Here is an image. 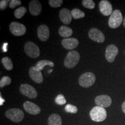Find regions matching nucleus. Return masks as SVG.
I'll list each match as a JSON object with an SVG mask.
<instances>
[{
    "label": "nucleus",
    "mask_w": 125,
    "mask_h": 125,
    "mask_svg": "<svg viewBox=\"0 0 125 125\" xmlns=\"http://www.w3.org/2000/svg\"><path fill=\"white\" fill-rule=\"evenodd\" d=\"M89 37L90 40L98 43H103L105 41V36L103 32L95 28L90 30L89 31Z\"/></svg>",
    "instance_id": "1a4fd4ad"
},
{
    "label": "nucleus",
    "mask_w": 125,
    "mask_h": 125,
    "mask_svg": "<svg viewBox=\"0 0 125 125\" xmlns=\"http://www.w3.org/2000/svg\"><path fill=\"white\" fill-rule=\"evenodd\" d=\"M59 33L61 37L65 38H68L73 33L71 28L66 26H62L59 30Z\"/></svg>",
    "instance_id": "6ab92c4d"
},
{
    "label": "nucleus",
    "mask_w": 125,
    "mask_h": 125,
    "mask_svg": "<svg viewBox=\"0 0 125 125\" xmlns=\"http://www.w3.org/2000/svg\"><path fill=\"white\" fill-rule=\"evenodd\" d=\"M123 26L125 27V18L124 19V20H123Z\"/></svg>",
    "instance_id": "f704fd0d"
},
{
    "label": "nucleus",
    "mask_w": 125,
    "mask_h": 125,
    "mask_svg": "<svg viewBox=\"0 0 125 125\" xmlns=\"http://www.w3.org/2000/svg\"><path fill=\"white\" fill-rule=\"evenodd\" d=\"M20 92L23 95L30 98H35L38 96L35 89L29 84H23L20 86Z\"/></svg>",
    "instance_id": "6e6552de"
},
{
    "label": "nucleus",
    "mask_w": 125,
    "mask_h": 125,
    "mask_svg": "<svg viewBox=\"0 0 125 125\" xmlns=\"http://www.w3.org/2000/svg\"><path fill=\"white\" fill-rule=\"evenodd\" d=\"M107 116V111L105 108L99 106L93 108L90 112V116L92 120L96 122H100L105 121Z\"/></svg>",
    "instance_id": "f257e3e1"
},
{
    "label": "nucleus",
    "mask_w": 125,
    "mask_h": 125,
    "mask_svg": "<svg viewBox=\"0 0 125 125\" xmlns=\"http://www.w3.org/2000/svg\"><path fill=\"white\" fill-rule=\"evenodd\" d=\"M82 5L86 8L93 9L95 7V3L92 0H83Z\"/></svg>",
    "instance_id": "393cba45"
},
{
    "label": "nucleus",
    "mask_w": 125,
    "mask_h": 125,
    "mask_svg": "<svg viewBox=\"0 0 125 125\" xmlns=\"http://www.w3.org/2000/svg\"><path fill=\"white\" fill-rule=\"evenodd\" d=\"M26 12H27L26 8L24 7H21L16 9L15 11L14 12V15H15L16 18L21 19L26 14Z\"/></svg>",
    "instance_id": "b1692460"
},
{
    "label": "nucleus",
    "mask_w": 125,
    "mask_h": 125,
    "mask_svg": "<svg viewBox=\"0 0 125 125\" xmlns=\"http://www.w3.org/2000/svg\"><path fill=\"white\" fill-rule=\"evenodd\" d=\"M62 44L65 49L72 50L75 49L79 45V41L76 38H64L62 40Z\"/></svg>",
    "instance_id": "f3484780"
},
{
    "label": "nucleus",
    "mask_w": 125,
    "mask_h": 125,
    "mask_svg": "<svg viewBox=\"0 0 125 125\" xmlns=\"http://www.w3.org/2000/svg\"><path fill=\"white\" fill-rule=\"evenodd\" d=\"M4 102H5V100L4 98H2V97L1 96V97H0V105H2Z\"/></svg>",
    "instance_id": "473e14b6"
},
{
    "label": "nucleus",
    "mask_w": 125,
    "mask_h": 125,
    "mask_svg": "<svg viewBox=\"0 0 125 125\" xmlns=\"http://www.w3.org/2000/svg\"><path fill=\"white\" fill-rule=\"evenodd\" d=\"M96 76L91 72H88L81 75L79 78V85L83 87H89L94 83L96 81Z\"/></svg>",
    "instance_id": "7ed1b4c3"
},
{
    "label": "nucleus",
    "mask_w": 125,
    "mask_h": 125,
    "mask_svg": "<svg viewBox=\"0 0 125 125\" xmlns=\"http://www.w3.org/2000/svg\"><path fill=\"white\" fill-rule=\"evenodd\" d=\"M30 12L32 15L38 16L42 10V5L37 0H32L29 2Z\"/></svg>",
    "instance_id": "dca6fc26"
},
{
    "label": "nucleus",
    "mask_w": 125,
    "mask_h": 125,
    "mask_svg": "<svg viewBox=\"0 0 125 125\" xmlns=\"http://www.w3.org/2000/svg\"><path fill=\"white\" fill-rule=\"evenodd\" d=\"M80 59V54L77 51H72L68 53L64 61V64L68 68H73L78 64Z\"/></svg>",
    "instance_id": "f03ea898"
},
{
    "label": "nucleus",
    "mask_w": 125,
    "mask_h": 125,
    "mask_svg": "<svg viewBox=\"0 0 125 125\" xmlns=\"http://www.w3.org/2000/svg\"><path fill=\"white\" fill-rule=\"evenodd\" d=\"M7 46H8V43H4V45H2V51L4 52H7L8 51Z\"/></svg>",
    "instance_id": "2f4dec72"
},
{
    "label": "nucleus",
    "mask_w": 125,
    "mask_h": 125,
    "mask_svg": "<svg viewBox=\"0 0 125 125\" xmlns=\"http://www.w3.org/2000/svg\"><path fill=\"white\" fill-rule=\"evenodd\" d=\"M11 83V79L10 77L8 76H4L1 78L0 81V87L2 88L7 85H9Z\"/></svg>",
    "instance_id": "a878e982"
},
{
    "label": "nucleus",
    "mask_w": 125,
    "mask_h": 125,
    "mask_svg": "<svg viewBox=\"0 0 125 125\" xmlns=\"http://www.w3.org/2000/svg\"><path fill=\"white\" fill-rule=\"evenodd\" d=\"M9 2L8 0H1L0 1V9L1 10H4L7 7L8 2Z\"/></svg>",
    "instance_id": "7c9ffc66"
},
{
    "label": "nucleus",
    "mask_w": 125,
    "mask_h": 125,
    "mask_svg": "<svg viewBox=\"0 0 125 125\" xmlns=\"http://www.w3.org/2000/svg\"><path fill=\"white\" fill-rule=\"evenodd\" d=\"M21 1H19V0H12V1H10V4H9V7L10 8L13 9L15 7L19 6L20 5H21Z\"/></svg>",
    "instance_id": "c756f323"
},
{
    "label": "nucleus",
    "mask_w": 125,
    "mask_h": 125,
    "mask_svg": "<svg viewBox=\"0 0 125 125\" xmlns=\"http://www.w3.org/2000/svg\"><path fill=\"white\" fill-rule=\"evenodd\" d=\"M37 35L38 38L42 41H46L49 38V29L46 25H41L37 30Z\"/></svg>",
    "instance_id": "4468645a"
},
{
    "label": "nucleus",
    "mask_w": 125,
    "mask_h": 125,
    "mask_svg": "<svg viewBox=\"0 0 125 125\" xmlns=\"http://www.w3.org/2000/svg\"><path fill=\"white\" fill-rule=\"evenodd\" d=\"M29 75L31 79L37 83H41L43 81V78L41 71L35 67H31L29 70Z\"/></svg>",
    "instance_id": "f8f14e48"
},
{
    "label": "nucleus",
    "mask_w": 125,
    "mask_h": 125,
    "mask_svg": "<svg viewBox=\"0 0 125 125\" xmlns=\"http://www.w3.org/2000/svg\"><path fill=\"white\" fill-rule=\"evenodd\" d=\"M122 108L123 112L125 114V101L123 103L122 105Z\"/></svg>",
    "instance_id": "72a5a7b5"
},
{
    "label": "nucleus",
    "mask_w": 125,
    "mask_h": 125,
    "mask_svg": "<svg viewBox=\"0 0 125 125\" xmlns=\"http://www.w3.org/2000/svg\"><path fill=\"white\" fill-rule=\"evenodd\" d=\"M24 52L31 58L35 59L40 56V50L38 46L32 42H27L24 45Z\"/></svg>",
    "instance_id": "423d86ee"
},
{
    "label": "nucleus",
    "mask_w": 125,
    "mask_h": 125,
    "mask_svg": "<svg viewBox=\"0 0 125 125\" xmlns=\"http://www.w3.org/2000/svg\"><path fill=\"white\" fill-rule=\"evenodd\" d=\"M24 109L27 111L28 113L31 115H38L41 112V108L37 104L27 101L23 104Z\"/></svg>",
    "instance_id": "2eb2a0df"
},
{
    "label": "nucleus",
    "mask_w": 125,
    "mask_h": 125,
    "mask_svg": "<svg viewBox=\"0 0 125 125\" xmlns=\"http://www.w3.org/2000/svg\"><path fill=\"white\" fill-rule=\"evenodd\" d=\"M63 1L62 0H49V4L52 8H58L62 5Z\"/></svg>",
    "instance_id": "c85d7f7f"
},
{
    "label": "nucleus",
    "mask_w": 125,
    "mask_h": 125,
    "mask_svg": "<svg viewBox=\"0 0 125 125\" xmlns=\"http://www.w3.org/2000/svg\"><path fill=\"white\" fill-rule=\"evenodd\" d=\"M71 15L73 18L75 19H79L83 18L85 17V13L79 9L75 8L73 9L71 11Z\"/></svg>",
    "instance_id": "5701e85b"
},
{
    "label": "nucleus",
    "mask_w": 125,
    "mask_h": 125,
    "mask_svg": "<svg viewBox=\"0 0 125 125\" xmlns=\"http://www.w3.org/2000/svg\"><path fill=\"white\" fill-rule=\"evenodd\" d=\"M95 103L104 108L109 107L112 104L111 98L107 95H100L95 98Z\"/></svg>",
    "instance_id": "9b49d317"
},
{
    "label": "nucleus",
    "mask_w": 125,
    "mask_h": 125,
    "mask_svg": "<svg viewBox=\"0 0 125 125\" xmlns=\"http://www.w3.org/2000/svg\"></svg>",
    "instance_id": "c9c22d12"
},
{
    "label": "nucleus",
    "mask_w": 125,
    "mask_h": 125,
    "mask_svg": "<svg viewBox=\"0 0 125 125\" xmlns=\"http://www.w3.org/2000/svg\"><path fill=\"white\" fill-rule=\"evenodd\" d=\"M65 110L67 112L71 114H76L78 112V108L72 104H67L65 107Z\"/></svg>",
    "instance_id": "bb28decb"
},
{
    "label": "nucleus",
    "mask_w": 125,
    "mask_h": 125,
    "mask_svg": "<svg viewBox=\"0 0 125 125\" xmlns=\"http://www.w3.org/2000/svg\"><path fill=\"white\" fill-rule=\"evenodd\" d=\"M99 9L101 13L105 16L111 15L113 12L112 5L107 0H102L100 1L99 4Z\"/></svg>",
    "instance_id": "ddd939ff"
},
{
    "label": "nucleus",
    "mask_w": 125,
    "mask_h": 125,
    "mask_svg": "<svg viewBox=\"0 0 125 125\" xmlns=\"http://www.w3.org/2000/svg\"><path fill=\"white\" fill-rule=\"evenodd\" d=\"M6 116L15 123H19L22 121L24 114L21 109L18 108L9 109L6 112Z\"/></svg>",
    "instance_id": "20e7f679"
},
{
    "label": "nucleus",
    "mask_w": 125,
    "mask_h": 125,
    "mask_svg": "<svg viewBox=\"0 0 125 125\" xmlns=\"http://www.w3.org/2000/svg\"><path fill=\"white\" fill-rule=\"evenodd\" d=\"M123 21L122 14L119 10H115L112 12L108 20L109 26L112 29H116L121 26Z\"/></svg>",
    "instance_id": "39448f33"
},
{
    "label": "nucleus",
    "mask_w": 125,
    "mask_h": 125,
    "mask_svg": "<svg viewBox=\"0 0 125 125\" xmlns=\"http://www.w3.org/2000/svg\"><path fill=\"white\" fill-rule=\"evenodd\" d=\"M1 62H2L3 65H4V67L6 70H8V71H10V70L13 69V62H12L11 59L9 58V57H4L1 60Z\"/></svg>",
    "instance_id": "4be33fe9"
},
{
    "label": "nucleus",
    "mask_w": 125,
    "mask_h": 125,
    "mask_svg": "<svg viewBox=\"0 0 125 125\" xmlns=\"http://www.w3.org/2000/svg\"><path fill=\"white\" fill-rule=\"evenodd\" d=\"M46 65H49L50 67H53L54 65V64L53 62H52V61L47 60H42L39 61V62L36 64L35 67L36 68H37L40 71H41L43 69V68L46 66Z\"/></svg>",
    "instance_id": "412c9836"
},
{
    "label": "nucleus",
    "mask_w": 125,
    "mask_h": 125,
    "mask_svg": "<svg viewBox=\"0 0 125 125\" xmlns=\"http://www.w3.org/2000/svg\"><path fill=\"white\" fill-rule=\"evenodd\" d=\"M49 125H62V120L58 114H53L48 118Z\"/></svg>",
    "instance_id": "aec40b11"
},
{
    "label": "nucleus",
    "mask_w": 125,
    "mask_h": 125,
    "mask_svg": "<svg viewBox=\"0 0 125 125\" xmlns=\"http://www.w3.org/2000/svg\"><path fill=\"white\" fill-rule=\"evenodd\" d=\"M119 52L118 48L115 45H109L105 51V58L109 62H114Z\"/></svg>",
    "instance_id": "9d476101"
},
{
    "label": "nucleus",
    "mask_w": 125,
    "mask_h": 125,
    "mask_svg": "<svg viewBox=\"0 0 125 125\" xmlns=\"http://www.w3.org/2000/svg\"><path fill=\"white\" fill-rule=\"evenodd\" d=\"M71 11L67 8H63L60 11L59 18L64 24H69L72 21Z\"/></svg>",
    "instance_id": "a211bd4d"
},
{
    "label": "nucleus",
    "mask_w": 125,
    "mask_h": 125,
    "mask_svg": "<svg viewBox=\"0 0 125 125\" xmlns=\"http://www.w3.org/2000/svg\"><path fill=\"white\" fill-rule=\"evenodd\" d=\"M55 102L56 104H59V105H62L66 103V100H65L64 96L63 95L59 94L56 97Z\"/></svg>",
    "instance_id": "cd10ccee"
},
{
    "label": "nucleus",
    "mask_w": 125,
    "mask_h": 125,
    "mask_svg": "<svg viewBox=\"0 0 125 125\" xmlns=\"http://www.w3.org/2000/svg\"><path fill=\"white\" fill-rule=\"evenodd\" d=\"M10 32L15 36L23 35L26 32V27L24 25L19 22H12L9 26Z\"/></svg>",
    "instance_id": "0eeeda50"
}]
</instances>
